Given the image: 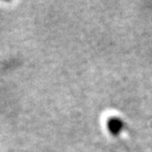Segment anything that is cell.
Wrapping results in <instances>:
<instances>
[{"instance_id": "1", "label": "cell", "mask_w": 152, "mask_h": 152, "mask_svg": "<svg viewBox=\"0 0 152 152\" xmlns=\"http://www.w3.org/2000/svg\"><path fill=\"white\" fill-rule=\"evenodd\" d=\"M125 128V123L117 116H112L107 121V129L113 136H118Z\"/></svg>"}]
</instances>
